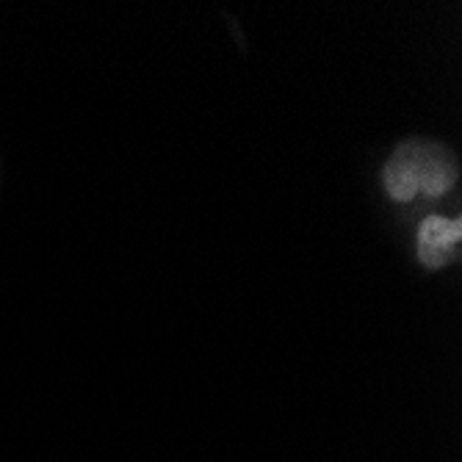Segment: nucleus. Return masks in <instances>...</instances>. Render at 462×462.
I'll return each instance as SVG.
<instances>
[{"mask_svg":"<svg viewBox=\"0 0 462 462\" xmlns=\"http://www.w3.org/2000/svg\"><path fill=\"white\" fill-rule=\"evenodd\" d=\"M459 244H462V219H448L440 214L427 217L415 236L418 261L432 272L446 269L459 258Z\"/></svg>","mask_w":462,"mask_h":462,"instance_id":"obj_2","label":"nucleus"},{"mask_svg":"<svg viewBox=\"0 0 462 462\" xmlns=\"http://www.w3.org/2000/svg\"><path fill=\"white\" fill-rule=\"evenodd\" d=\"M457 180V163L448 150L432 142H404L393 150L383 170L391 199L410 202L415 194L443 197Z\"/></svg>","mask_w":462,"mask_h":462,"instance_id":"obj_1","label":"nucleus"}]
</instances>
